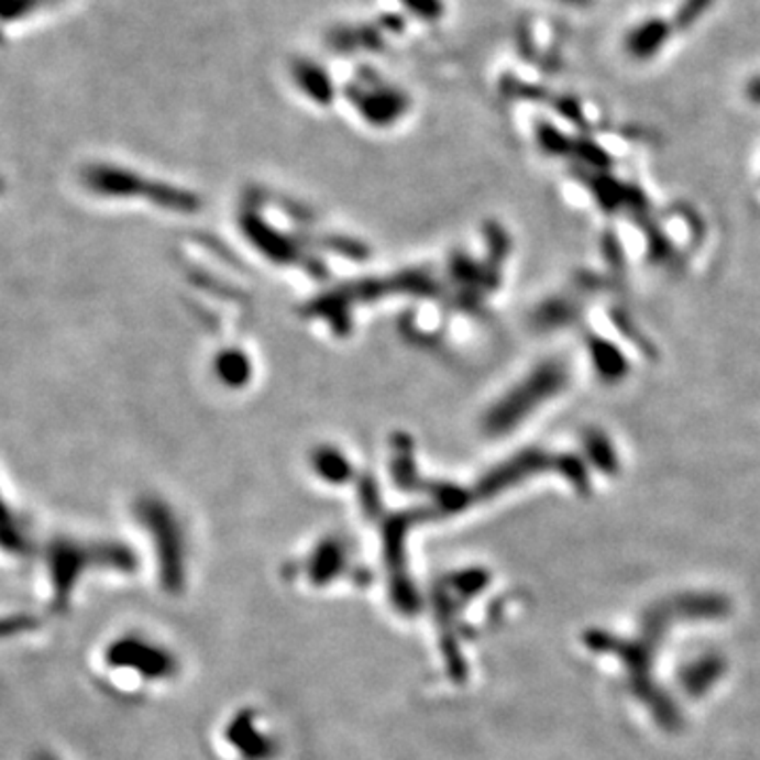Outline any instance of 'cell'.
<instances>
[{
    "mask_svg": "<svg viewBox=\"0 0 760 760\" xmlns=\"http://www.w3.org/2000/svg\"><path fill=\"white\" fill-rule=\"evenodd\" d=\"M401 2L425 18H436L442 13V7L438 0H401Z\"/></svg>",
    "mask_w": 760,
    "mask_h": 760,
    "instance_id": "obj_5",
    "label": "cell"
},
{
    "mask_svg": "<svg viewBox=\"0 0 760 760\" xmlns=\"http://www.w3.org/2000/svg\"><path fill=\"white\" fill-rule=\"evenodd\" d=\"M672 36V26L659 18L640 22L626 38V49L636 59H651L665 47Z\"/></svg>",
    "mask_w": 760,
    "mask_h": 760,
    "instance_id": "obj_1",
    "label": "cell"
},
{
    "mask_svg": "<svg viewBox=\"0 0 760 760\" xmlns=\"http://www.w3.org/2000/svg\"><path fill=\"white\" fill-rule=\"evenodd\" d=\"M746 93H748L750 102H755V104L760 106V75H757L755 79L748 82V89H746Z\"/></svg>",
    "mask_w": 760,
    "mask_h": 760,
    "instance_id": "obj_6",
    "label": "cell"
},
{
    "mask_svg": "<svg viewBox=\"0 0 760 760\" xmlns=\"http://www.w3.org/2000/svg\"><path fill=\"white\" fill-rule=\"evenodd\" d=\"M555 2H562V4H569V7H590L594 0H555Z\"/></svg>",
    "mask_w": 760,
    "mask_h": 760,
    "instance_id": "obj_7",
    "label": "cell"
},
{
    "mask_svg": "<svg viewBox=\"0 0 760 760\" xmlns=\"http://www.w3.org/2000/svg\"><path fill=\"white\" fill-rule=\"evenodd\" d=\"M594 360L604 378H617L624 374L626 362L619 351L606 342H594Z\"/></svg>",
    "mask_w": 760,
    "mask_h": 760,
    "instance_id": "obj_2",
    "label": "cell"
},
{
    "mask_svg": "<svg viewBox=\"0 0 760 760\" xmlns=\"http://www.w3.org/2000/svg\"><path fill=\"white\" fill-rule=\"evenodd\" d=\"M708 4L709 0H689V2H684L676 24L681 27L691 26V24L702 15V11H704Z\"/></svg>",
    "mask_w": 760,
    "mask_h": 760,
    "instance_id": "obj_4",
    "label": "cell"
},
{
    "mask_svg": "<svg viewBox=\"0 0 760 760\" xmlns=\"http://www.w3.org/2000/svg\"><path fill=\"white\" fill-rule=\"evenodd\" d=\"M585 447H587V452H590L592 461H594L601 470H604V472H613V470L617 467L615 452H613V448L608 444V440L603 438V436L590 438V440L585 442Z\"/></svg>",
    "mask_w": 760,
    "mask_h": 760,
    "instance_id": "obj_3",
    "label": "cell"
}]
</instances>
